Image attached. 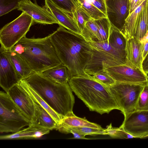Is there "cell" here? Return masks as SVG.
Returning <instances> with one entry per match:
<instances>
[{
    "instance_id": "obj_1",
    "label": "cell",
    "mask_w": 148,
    "mask_h": 148,
    "mask_svg": "<svg viewBox=\"0 0 148 148\" xmlns=\"http://www.w3.org/2000/svg\"><path fill=\"white\" fill-rule=\"evenodd\" d=\"M59 26L50 34L58 58L68 69L70 77L86 75L85 69L92 53L89 42L80 34Z\"/></svg>"
},
{
    "instance_id": "obj_2",
    "label": "cell",
    "mask_w": 148,
    "mask_h": 148,
    "mask_svg": "<svg viewBox=\"0 0 148 148\" xmlns=\"http://www.w3.org/2000/svg\"><path fill=\"white\" fill-rule=\"evenodd\" d=\"M21 80L62 118L74 114L75 97L68 82L58 83L34 72Z\"/></svg>"
},
{
    "instance_id": "obj_3",
    "label": "cell",
    "mask_w": 148,
    "mask_h": 148,
    "mask_svg": "<svg viewBox=\"0 0 148 148\" xmlns=\"http://www.w3.org/2000/svg\"><path fill=\"white\" fill-rule=\"evenodd\" d=\"M68 82L72 91L90 111L102 114L114 110H121L108 87L94 79L91 75L73 76Z\"/></svg>"
},
{
    "instance_id": "obj_4",
    "label": "cell",
    "mask_w": 148,
    "mask_h": 148,
    "mask_svg": "<svg viewBox=\"0 0 148 148\" xmlns=\"http://www.w3.org/2000/svg\"><path fill=\"white\" fill-rule=\"evenodd\" d=\"M11 49L18 54L33 72L41 73L62 64L50 34L43 38H29L25 36Z\"/></svg>"
},
{
    "instance_id": "obj_5",
    "label": "cell",
    "mask_w": 148,
    "mask_h": 148,
    "mask_svg": "<svg viewBox=\"0 0 148 148\" xmlns=\"http://www.w3.org/2000/svg\"><path fill=\"white\" fill-rule=\"evenodd\" d=\"M89 42L92 53L85 69L86 74L92 75L108 68L126 64L125 50L113 47L108 40Z\"/></svg>"
},
{
    "instance_id": "obj_6",
    "label": "cell",
    "mask_w": 148,
    "mask_h": 148,
    "mask_svg": "<svg viewBox=\"0 0 148 148\" xmlns=\"http://www.w3.org/2000/svg\"><path fill=\"white\" fill-rule=\"evenodd\" d=\"M32 123L10 97L0 92V132H16Z\"/></svg>"
},
{
    "instance_id": "obj_7",
    "label": "cell",
    "mask_w": 148,
    "mask_h": 148,
    "mask_svg": "<svg viewBox=\"0 0 148 148\" xmlns=\"http://www.w3.org/2000/svg\"><path fill=\"white\" fill-rule=\"evenodd\" d=\"M34 22L32 17L22 12L17 18L5 25L0 30L1 47L5 50L11 49L26 36Z\"/></svg>"
},
{
    "instance_id": "obj_8",
    "label": "cell",
    "mask_w": 148,
    "mask_h": 148,
    "mask_svg": "<svg viewBox=\"0 0 148 148\" xmlns=\"http://www.w3.org/2000/svg\"><path fill=\"white\" fill-rule=\"evenodd\" d=\"M144 85L116 82L108 87L125 116L136 110L140 94Z\"/></svg>"
},
{
    "instance_id": "obj_9",
    "label": "cell",
    "mask_w": 148,
    "mask_h": 148,
    "mask_svg": "<svg viewBox=\"0 0 148 148\" xmlns=\"http://www.w3.org/2000/svg\"><path fill=\"white\" fill-rule=\"evenodd\" d=\"M104 70L116 82L145 85L148 81V75L143 70L125 64L110 67Z\"/></svg>"
},
{
    "instance_id": "obj_10",
    "label": "cell",
    "mask_w": 148,
    "mask_h": 148,
    "mask_svg": "<svg viewBox=\"0 0 148 148\" xmlns=\"http://www.w3.org/2000/svg\"><path fill=\"white\" fill-rule=\"evenodd\" d=\"M135 138L148 136V110H136L124 116L120 126Z\"/></svg>"
},
{
    "instance_id": "obj_11",
    "label": "cell",
    "mask_w": 148,
    "mask_h": 148,
    "mask_svg": "<svg viewBox=\"0 0 148 148\" xmlns=\"http://www.w3.org/2000/svg\"><path fill=\"white\" fill-rule=\"evenodd\" d=\"M107 18L111 24L121 32L130 14V0H104Z\"/></svg>"
},
{
    "instance_id": "obj_12",
    "label": "cell",
    "mask_w": 148,
    "mask_h": 148,
    "mask_svg": "<svg viewBox=\"0 0 148 148\" xmlns=\"http://www.w3.org/2000/svg\"><path fill=\"white\" fill-rule=\"evenodd\" d=\"M33 3L30 0H22L17 8L32 17L34 22L46 25L58 24V22L51 12L44 6L39 5L36 0Z\"/></svg>"
},
{
    "instance_id": "obj_13",
    "label": "cell",
    "mask_w": 148,
    "mask_h": 148,
    "mask_svg": "<svg viewBox=\"0 0 148 148\" xmlns=\"http://www.w3.org/2000/svg\"><path fill=\"white\" fill-rule=\"evenodd\" d=\"M7 93L25 115L33 122L35 116L34 101L19 83Z\"/></svg>"
},
{
    "instance_id": "obj_14",
    "label": "cell",
    "mask_w": 148,
    "mask_h": 148,
    "mask_svg": "<svg viewBox=\"0 0 148 148\" xmlns=\"http://www.w3.org/2000/svg\"><path fill=\"white\" fill-rule=\"evenodd\" d=\"M0 53V85L7 92L21 79L1 47Z\"/></svg>"
},
{
    "instance_id": "obj_15",
    "label": "cell",
    "mask_w": 148,
    "mask_h": 148,
    "mask_svg": "<svg viewBox=\"0 0 148 148\" xmlns=\"http://www.w3.org/2000/svg\"><path fill=\"white\" fill-rule=\"evenodd\" d=\"M45 6L58 20L59 25L75 33L80 34L73 13L59 8L51 0H45Z\"/></svg>"
},
{
    "instance_id": "obj_16",
    "label": "cell",
    "mask_w": 148,
    "mask_h": 148,
    "mask_svg": "<svg viewBox=\"0 0 148 148\" xmlns=\"http://www.w3.org/2000/svg\"><path fill=\"white\" fill-rule=\"evenodd\" d=\"M143 43L133 37L127 40L126 49V65L134 69L142 70Z\"/></svg>"
},
{
    "instance_id": "obj_17",
    "label": "cell",
    "mask_w": 148,
    "mask_h": 148,
    "mask_svg": "<svg viewBox=\"0 0 148 148\" xmlns=\"http://www.w3.org/2000/svg\"><path fill=\"white\" fill-rule=\"evenodd\" d=\"M50 130L32 123L28 127L12 134L1 135V140L36 139L49 133Z\"/></svg>"
},
{
    "instance_id": "obj_18",
    "label": "cell",
    "mask_w": 148,
    "mask_h": 148,
    "mask_svg": "<svg viewBox=\"0 0 148 148\" xmlns=\"http://www.w3.org/2000/svg\"><path fill=\"white\" fill-rule=\"evenodd\" d=\"M81 127L103 128L99 125L89 121L85 117H79L73 114L63 117L56 130L62 133L64 130L67 129Z\"/></svg>"
},
{
    "instance_id": "obj_19",
    "label": "cell",
    "mask_w": 148,
    "mask_h": 148,
    "mask_svg": "<svg viewBox=\"0 0 148 148\" xmlns=\"http://www.w3.org/2000/svg\"><path fill=\"white\" fill-rule=\"evenodd\" d=\"M3 49L21 80L28 77L33 72L25 62L15 51L12 49L8 50Z\"/></svg>"
},
{
    "instance_id": "obj_20",
    "label": "cell",
    "mask_w": 148,
    "mask_h": 148,
    "mask_svg": "<svg viewBox=\"0 0 148 148\" xmlns=\"http://www.w3.org/2000/svg\"><path fill=\"white\" fill-rule=\"evenodd\" d=\"M34 102L35 116L34 121L32 123H36L50 130L56 129L58 124L51 116L40 105L34 101Z\"/></svg>"
},
{
    "instance_id": "obj_21",
    "label": "cell",
    "mask_w": 148,
    "mask_h": 148,
    "mask_svg": "<svg viewBox=\"0 0 148 148\" xmlns=\"http://www.w3.org/2000/svg\"><path fill=\"white\" fill-rule=\"evenodd\" d=\"M40 73L54 82L61 84L68 82L70 77L68 69L62 64L46 70Z\"/></svg>"
},
{
    "instance_id": "obj_22",
    "label": "cell",
    "mask_w": 148,
    "mask_h": 148,
    "mask_svg": "<svg viewBox=\"0 0 148 148\" xmlns=\"http://www.w3.org/2000/svg\"><path fill=\"white\" fill-rule=\"evenodd\" d=\"M19 83L35 102L40 105L50 114L58 125L60 123L62 117L52 109L33 89L22 80Z\"/></svg>"
},
{
    "instance_id": "obj_23",
    "label": "cell",
    "mask_w": 148,
    "mask_h": 148,
    "mask_svg": "<svg viewBox=\"0 0 148 148\" xmlns=\"http://www.w3.org/2000/svg\"><path fill=\"white\" fill-rule=\"evenodd\" d=\"M143 3L136 7L130 14L126 20L124 27L121 32L127 40L134 37L139 19V13Z\"/></svg>"
},
{
    "instance_id": "obj_24",
    "label": "cell",
    "mask_w": 148,
    "mask_h": 148,
    "mask_svg": "<svg viewBox=\"0 0 148 148\" xmlns=\"http://www.w3.org/2000/svg\"><path fill=\"white\" fill-rule=\"evenodd\" d=\"M148 31L147 0L143 3L139 14V19L134 37L143 41Z\"/></svg>"
},
{
    "instance_id": "obj_25",
    "label": "cell",
    "mask_w": 148,
    "mask_h": 148,
    "mask_svg": "<svg viewBox=\"0 0 148 148\" xmlns=\"http://www.w3.org/2000/svg\"><path fill=\"white\" fill-rule=\"evenodd\" d=\"M80 34L89 42L101 41L97 25L92 18L87 22Z\"/></svg>"
},
{
    "instance_id": "obj_26",
    "label": "cell",
    "mask_w": 148,
    "mask_h": 148,
    "mask_svg": "<svg viewBox=\"0 0 148 148\" xmlns=\"http://www.w3.org/2000/svg\"><path fill=\"white\" fill-rule=\"evenodd\" d=\"M127 40L122 33L111 24L108 40L109 44L115 48L125 50Z\"/></svg>"
},
{
    "instance_id": "obj_27",
    "label": "cell",
    "mask_w": 148,
    "mask_h": 148,
    "mask_svg": "<svg viewBox=\"0 0 148 148\" xmlns=\"http://www.w3.org/2000/svg\"><path fill=\"white\" fill-rule=\"evenodd\" d=\"M79 6L90 17L94 20L107 17L101 11L87 0H78Z\"/></svg>"
},
{
    "instance_id": "obj_28",
    "label": "cell",
    "mask_w": 148,
    "mask_h": 148,
    "mask_svg": "<svg viewBox=\"0 0 148 148\" xmlns=\"http://www.w3.org/2000/svg\"><path fill=\"white\" fill-rule=\"evenodd\" d=\"M99 29L101 41L108 40L111 24L107 17L95 20Z\"/></svg>"
},
{
    "instance_id": "obj_29",
    "label": "cell",
    "mask_w": 148,
    "mask_h": 148,
    "mask_svg": "<svg viewBox=\"0 0 148 148\" xmlns=\"http://www.w3.org/2000/svg\"><path fill=\"white\" fill-rule=\"evenodd\" d=\"M58 7L68 12L74 13L80 7L78 0H51Z\"/></svg>"
},
{
    "instance_id": "obj_30",
    "label": "cell",
    "mask_w": 148,
    "mask_h": 148,
    "mask_svg": "<svg viewBox=\"0 0 148 148\" xmlns=\"http://www.w3.org/2000/svg\"><path fill=\"white\" fill-rule=\"evenodd\" d=\"M73 14L81 33L85 27L86 23L92 18L80 7L78 8Z\"/></svg>"
},
{
    "instance_id": "obj_31",
    "label": "cell",
    "mask_w": 148,
    "mask_h": 148,
    "mask_svg": "<svg viewBox=\"0 0 148 148\" xmlns=\"http://www.w3.org/2000/svg\"><path fill=\"white\" fill-rule=\"evenodd\" d=\"M22 0H0V16L17 9Z\"/></svg>"
},
{
    "instance_id": "obj_32",
    "label": "cell",
    "mask_w": 148,
    "mask_h": 148,
    "mask_svg": "<svg viewBox=\"0 0 148 148\" xmlns=\"http://www.w3.org/2000/svg\"><path fill=\"white\" fill-rule=\"evenodd\" d=\"M91 76L94 79L107 87L111 86L116 82L104 70L95 73Z\"/></svg>"
},
{
    "instance_id": "obj_33",
    "label": "cell",
    "mask_w": 148,
    "mask_h": 148,
    "mask_svg": "<svg viewBox=\"0 0 148 148\" xmlns=\"http://www.w3.org/2000/svg\"><path fill=\"white\" fill-rule=\"evenodd\" d=\"M70 128L73 130L85 136L89 135L95 136L98 135H108L106 132L105 129L103 128L97 129L89 127H81Z\"/></svg>"
},
{
    "instance_id": "obj_34",
    "label": "cell",
    "mask_w": 148,
    "mask_h": 148,
    "mask_svg": "<svg viewBox=\"0 0 148 148\" xmlns=\"http://www.w3.org/2000/svg\"><path fill=\"white\" fill-rule=\"evenodd\" d=\"M136 110H148V81L140 94Z\"/></svg>"
},
{
    "instance_id": "obj_35",
    "label": "cell",
    "mask_w": 148,
    "mask_h": 148,
    "mask_svg": "<svg viewBox=\"0 0 148 148\" xmlns=\"http://www.w3.org/2000/svg\"><path fill=\"white\" fill-rule=\"evenodd\" d=\"M87 0L99 10L107 16L106 6L104 0Z\"/></svg>"
},
{
    "instance_id": "obj_36",
    "label": "cell",
    "mask_w": 148,
    "mask_h": 148,
    "mask_svg": "<svg viewBox=\"0 0 148 148\" xmlns=\"http://www.w3.org/2000/svg\"><path fill=\"white\" fill-rule=\"evenodd\" d=\"M118 128L113 127L111 123L107 126L105 129L106 132L108 135L113 138H116Z\"/></svg>"
},
{
    "instance_id": "obj_37",
    "label": "cell",
    "mask_w": 148,
    "mask_h": 148,
    "mask_svg": "<svg viewBox=\"0 0 148 148\" xmlns=\"http://www.w3.org/2000/svg\"><path fill=\"white\" fill-rule=\"evenodd\" d=\"M70 133L72 134L73 135L74 137L71 138L72 139H89L86 138L85 137V136L71 129H67L65 130L63 132V133L65 134Z\"/></svg>"
},
{
    "instance_id": "obj_38",
    "label": "cell",
    "mask_w": 148,
    "mask_h": 148,
    "mask_svg": "<svg viewBox=\"0 0 148 148\" xmlns=\"http://www.w3.org/2000/svg\"><path fill=\"white\" fill-rule=\"evenodd\" d=\"M146 0H130V14L138 6L142 4Z\"/></svg>"
},
{
    "instance_id": "obj_39",
    "label": "cell",
    "mask_w": 148,
    "mask_h": 148,
    "mask_svg": "<svg viewBox=\"0 0 148 148\" xmlns=\"http://www.w3.org/2000/svg\"><path fill=\"white\" fill-rule=\"evenodd\" d=\"M143 71L147 75H148V53L143 59L142 64Z\"/></svg>"
},
{
    "instance_id": "obj_40",
    "label": "cell",
    "mask_w": 148,
    "mask_h": 148,
    "mask_svg": "<svg viewBox=\"0 0 148 148\" xmlns=\"http://www.w3.org/2000/svg\"><path fill=\"white\" fill-rule=\"evenodd\" d=\"M143 43V59L148 53V38Z\"/></svg>"
},
{
    "instance_id": "obj_41",
    "label": "cell",
    "mask_w": 148,
    "mask_h": 148,
    "mask_svg": "<svg viewBox=\"0 0 148 148\" xmlns=\"http://www.w3.org/2000/svg\"><path fill=\"white\" fill-rule=\"evenodd\" d=\"M147 3H148V0H147Z\"/></svg>"
},
{
    "instance_id": "obj_42",
    "label": "cell",
    "mask_w": 148,
    "mask_h": 148,
    "mask_svg": "<svg viewBox=\"0 0 148 148\" xmlns=\"http://www.w3.org/2000/svg\"></svg>"
}]
</instances>
